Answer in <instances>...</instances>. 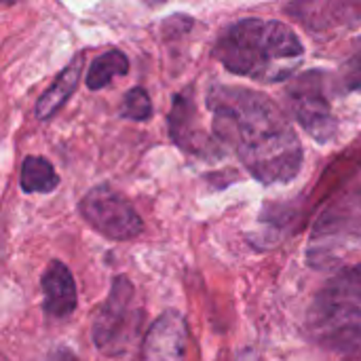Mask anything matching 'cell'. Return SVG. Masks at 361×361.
Listing matches in <instances>:
<instances>
[{
	"mask_svg": "<svg viewBox=\"0 0 361 361\" xmlns=\"http://www.w3.org/2000/svg\"><path fill=\"white\" fill-rule=\"evenodd\" d=\"M42 307L53 319H66L76 309V283L70 269L53 260L42 275Z\"/></svg>",
	"mask_w": 361,
	"mask_h": 361,
	"instance_id": "obj_10",
	"label": "cell"
},
{
	"mask_svg": "<svg viewBox=\"0 0 361 361\" xmlns=\"http://www.w3.org/2000/svg\"><path fill=\"white\" fill-rule=\"evenodd\" d=\"M300 38L281 21L250 17L231 25L214 47V57L233 74L260 82L290 78L302 63Z\"/></svg>",
	"mask_w": 361,
	"mask_h": 361,
	"instance_id": "obj_2",
	"label": "cell"
},
{
	"mask_svg": "<svg viewBox=\"0 0 361 361\" xmlns=\"http://www.w3.org/2000/svg\"><path fill=\"white\" fill-rule=\"evenodd\" d=\"M129 72V59L123 51H106L104 55L95 57L89 72H87V87L97 91L104 89L114 76H125Z\"/></svg>",
	"mask_w": 361,
	"mask_h": 361,
	"instance_id": "obj_13",
	"label": "cell"
},
{
	"mask_svg": "<svg viewBox=\"0 0 361 361\" xmlns=\"http://www.w3.org/2000/svg\"><path fill=\"white\" fill-rule=\"evenodd\" d=\"M214 135L231 146L262 184L290 182L302 165V146L281 108L260 91L214 85L207 93Z\"/></svg>",
	"mask_w": 361,
	"mask_h": 361,
	"instance_id": "obj_1",
	"label": "cell"
},
{
	"mask_svg": "<svg viewBox=\"0 0 361 361\" xmlns=\"http://www.w3.org/2000/svg\"><path fill=\"white\" fill-rule=\"evenodd\" d=\"M341 87L347 93L361 91V36L355 40L349 57L341 66Z\"/></svg>",
	"mask_w": 361,
	"mask_h": 361,
	"instance_id": "obj_14",
	"label": "cell"
},
{
	"mask_svg": "<svg viewBox=\"0 0 361 361\" xmlns=\"http://www.w3.org/2000/svg\"><path fill=\"white\" fill-rule=\"evenodd\" d=\"M150 114H152V104H150L148 93L140 87L131 89L123 99L121 116L133 118V121H146V118H150Z\"/></svg>",
	"mask_w": 361,
	"mask_h": 361,
	"instance_id": "obj_15",
	"label": "cell"
},
{
	"mask_svg": "<svg viewBox=\"0 0 361 361\" xmlns=\"http://www.w3.org/2000/svg\"><path fill=\"white\" fill-rule=\"evenodd\" d=\"M167 123H169V133L180 148L201 157H209V152H218L216 142L197 127V110L190 93H182L173 99V108Z\"/></svg>",
	"mask_w": 361,
	"mask_h": 361,
	"instance_id": "obj_9",
	"label": "cell"
},
{
	"mask_svg": "<svg viewBox=\"0 0 361 361\" xmlns=\"http://www.w3.org/2000/svg\"><path fill=\"white\" fill-rule=\"evenodd\" d=\"M286 11L311 32L345 30L361 21V0H292Z\"/></svg>",
	"mask_w": 361,
	"mask_h": 361,
	"instance_id": "obj_7",
	"label": "cell"
},
{
	"mask_svg": "<svg viewBox=\"0 0 361 361\" xmlns=\"http://www.w3.org/2000/svg\"><path fill=\"white\" fill-rule=\"evenodd\" d=\"M142 322L144 309L135 288L127 277H116L93 319L91 336L97 351L106 357L127 355L140 338Z\"/></svg>",
	"mask_w": 361,
	"mask_h": 361,
	"instance_id": "obj_4",
	"label": "cell"
},
{
	"mask_svg": "<svg viewBox=\"0 0 361 361\" xmlns=\"http://www.w3.org/2000/svg\"><path fill=\"white\" fill-rule=\"evenodd\" d=\"M186 322L178 311H165L148 330L140 361H184Z\"/></svg>",
	"mask_w": 361,
	"mask_h": 361,
	"instance_id": "obj_8",
	"label": "cell"
},
{
	"mask_svg": "<svg viewBox=\"0 0 361 361\" xmlns=\"http://www.w3.org/2000/svg\"><path fill=\"white\" fill-rule=\"evenodd\" d=\"M21 190L23 192H51L59 184V176L53 165L42 157H27L21 165Z\"/></svg>",
	"mask_w": 361,
	"mask_h": 361,
	"instance_id": "obj_12",
	"label": "cell"
},
{
	"mask_svg": "<svg viewBox=\"0 0 361 361\" xmlns=\"http://www.w3.org/2000/svg\"><path fill=\"white\" fill-rule=\"evenodd\" d=\"M80 214L97 233L112 241H129L144 231V222L133 205L108 186L89 190L80 201Z\"/></svg>",
	"mask_w": 361,
	"mask_h": 361,
	"instance_id": "obj_6",
	"label": "cell"
},
{
	"mask_svg": "<svg viewBox=\"0 0 361 361\" xmlns=\"http://www.w3.org/2000/svg\"><path fill=\"white\" fill-rule=\"evenodd\" d=\"M290 110L302 129L315 142H330L336 133V118L326 97V74L319 70L305 72L286 87Z\"/></svg>",
	"mask_w": 361,
	"mask_h": 361,
	"instance_id": "obj_5",
	"label": "cell"
},
{
	"mask_svg": "<svg viewBox=\"0 0 361 361\" xmlns=\"http://www.w3.org/2000/svg\"><path fill=\"white\" fill-rule=\"evenodd\" d=\"M82 68H85V57H82V53H76L72 57V61L59 72V76L55 78V82L38 99V104H36V116L40 121H47V118L55 116L57 110L70 99V95L76 91V85L80 80Z\"/></svg>",
	"mask_w": 361,
	"mask_h": 361,
	"instance_id": "obj_11",
	"label": "cell"
},
{
	"mask_svg": "<svg viewBox=\"0 0 361 361\" xmlns=\"http://www.w3.org/2000/svg\"><path fill=\"white\" fill-rule=\"evenodd\" d=\"M307 330L311 338L341 357L361 355V264L338 271L315 296Z\"/></svg>",
	"mask_w": 361,
	"mask_h": 361,
	"instance_id": "obj_3",
	"label": "cell"
}]
</instances>
